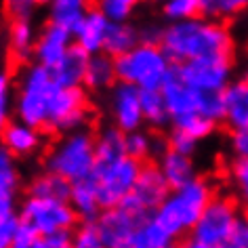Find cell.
<instances>
[{
    "mask_svg": "<svg viewBox=\"0 0 248 248\" xmlns=\"http://www.w3.org/2000/svg\"><path fill=\"white\" fill-rule=\"evenodd\" d=\"M141 166L143 162H139L137 158L128 156V154L109 160V162H97L91 177L97 185L101 208L118 206L126 200L139 179Z\"/></svg>",
    "mask_w": 248,
    "mask_h": 248,
    "instance_id": "cell-7",
    "label": "cell"
},
{
    "mask_svg": "<svg viewBox=\"0 0 248 248\" xmlns=\"http://www.w3.org/2000/svg\"><path fill=\"white\" fill-rule=\"evenodd\" d=\"M166 147H169L166 141H160L152 133H147L145 128L126 133V154L137 158L139 162H147L152 156H160Z\"/></svg>",
    "mask_w": 248,
    "mask_h": 248,
    "instance_id": "cell-31",
    "label": "cell"
},
{
    "mask_svg": "<svg viewBox=\"0 0 248 248\" xmlns=\"http://www.w3.org/2000/svg\"><path fill=\"white\" fill-rule=\"evenodd\" d=\"M97 166L95 135L86 128L63 133L48 147L45 156V169L67 177L70 181H80L93 175Z\"/></svg>",
    "mask_w": 248,
    "mask_h": 248,
    "instance_id": "cell-6",
    "label": "cell"
},
{
    "mask_svg": "<svg viewBox=\"0 0 248 248\" xmlns=\"http://www.w3.org/2000/svg\"><path fill=\"white\" fill-rule=\"evenodd\" d=\"M48 0H4V11L9 17H32Z\"/></svg>",
    "mask_w": 248,
    "mask_h": 248,
    "instance_id": "cell-40",
    "label": "cell"
},
{
    "mask_svg": "<svg viewBox=\"0 0 248 248\" xmlns=\"http://www.w3.org/2000/svg\"><path fill=\"white\" fill-rule=\"evenodd\" d=\"M166 143H169V147H172V150L187 154V156H194L198 152V145H200V139H196L194 135H189L187 131H183V128L172 126L170 133L166 135Z\"/></svg>",
    "mask_w": 248,
    "mask_h": 248,
    "instance_id": "cell-38",
    "label": "cell"
},
{
    "mask_svg": "<svg viewBox=\"0 0 248 248\" xmlns=\"http://www.w3.org/2000/svg\"><path fill=\"white\" fill-rule=\"evenodd\" d=\"M139 42H141V30L135 28L131 21H111L103 51L109 53L111 57H120L122 53L131 51Z\"/></svg>",
    "mask_w": 248,
    "mask_h": 248,
    "instance_id": "cell-28",
    "label": "cell"
},
{
    "mask_svg": "<svg viewBox=\"0 0 248 248\" xmlns=\"http://www.w3.org/2000/svg\"><path fill=\"white\" fill-rule=\"evenodd\" d=\"M175 244L177 238L154 215L139 223L131 240V248H169Z\"/></svg>",
    "mask_w": 248,
    "mask_h": 248,
    "instance_id": "cell-24",
    "label": "cell"
},
{
    "mask_svg": "<svg viewBox=\"0 0 248 248\" xmlns=\"http://www.w3.org/2000/svg\"><path fill=\"white\" fill-rule=\"evenodd\" d=\"M91 55L74 42V46L67 51V55L53 67L55 80L59 86H84L86 65H89Z\"/></svg>",
    "mask_w": 248,
    "mask_h": 248,
    "instance_id": "cell-23",
    "label": "cell"
},
{
    "mask_svg": "<svg viewBox=\"0 0 248 248\" xmlns=\"http://www.w3.org/2000/svg\"><path fill=\"white\" fill-rule=\"evenodd\" d=\"M95 152L97 162H109V160L126 156V133L116 124L103 126L95 135Z\"/></svg>",
    "mask_w": 248,
    "mask_h": 248,
    "instance_id": "cell-29",
    "label": "cell"
},
{
    "mask_svg": "<svg viewBox=\"0 0 248 248\" xmlns=\"http://www.w3.org/2000/svg\"><path fill=\"white\" fill-rule=\"evenodd\" d=\"M15 86V118L46 131L48 109H51L53 95L59 86L53 70L38 61L26 63L19 70Z\"/></svg>",
    "mask_w": 248,
    "mask_h": 248,
    "instance_id": "cell-3",
    "label": "cell"
},
{
    "mask_svg": "<svg viewBox=\"0 0 248 248\" xmlns=\"http://www.w3.org/2000/svg\"><path fill=\"white\" fill-rule=\"evenodd\" d=\"M147 2H158V4H162L164 0H147Z\"/></svg>",
    "mask_w": 248,
    "mask_h": 248,
    "instance_id": "cell-48",
    "label": "cell"
},
{
    "mask_svg": "<svg viewBox=\"0 0 248 248\" xmlns=\"http://www.w3.org/2000/svg\"><path fill=\"white\" fill-rule=\"evenodd\" d=\"M160 170H162L164 179L169 181L170 187H179V185L191 181L194 177H198L196 172V164L191 156L187 154H181L172 147H166V150L158 156V162Z\"/></svg>",
    "mask_w": 248,
    "mask_h": 248,
    "instance_id": "cell-21",
    "label": "cell"
},
{
    "mask_svg": "<svg viewBox=\"0 0 248 248\" xmlns=\"http://www.w3.org/2000/svg\"><path fill=\"white\" fill-rule=\"evenodd\" d=\"M70 202L74 210L78 213L80 221L84 219H97L101 213V202H99V191L97 185L93 181V177L80 179V181L72 183V194H70Z\"/></svg>",
    "mask_w": 248,
    "mask_h": 248,
    "instance_id": "cell-25",
    "label": "cell"
},
{
    "mask_svg": "<svg viewBox=\"0 0 248 248\" xmlns=\"http://www.w3.org/2000/svg\"><path fill=\"white\" fill-rule=\"evenodd\" d=\"M19 225H21V215L19 213L0 217V246L2 248L13 246V238H15V232H17Z\"/></svg>",
    "mask_w": 248,
    "mask_h": 248,
    "instance_id": "cell-41",
    "label": "cell"
},
{
    "mask_svg": "<svg viewBox=\"0 0 248 248\" xmlns=\"http://www.w3.org/2000/svg\"><path fill=\"white\" fill-rule=\"evenodd\" d=\"M162 95H164V101L169 105V111H170L172 118L198 111L200 91L185 82V80L175 72V67H172L170 76L166 78V82L162 84Z\"/></svg>",
    "mask_w": 248,
    "mask_h": 248,
    "instance_id": "cell-17",
    "label": "cell"
},
{
    "mask_svg": "<svg viewBox=\"0 0 248 248\" xmlns=\"http://www.w3.org/2000/svg\"><path fill=\"white\" fill-rule=\"evenodd\" d=\"M15 111V97H13V80H11L9 70L0 74V118L2 124L9 120Z\"/></svg>",
    "mask_w": 248,
    "mask_h": 248,
    "instance_id": "cell-39",
    "label": "cell"
},
{
    "mask_svg": "<svg viewBox=\"0 0 248 248\" xmlns=\"http://www.w3.org/2000/svg\"><path fill=\"white\" fill-rule=\"evenodd\" d=\"M229 150L233 158H248V126L229 131Z\"/></svg>",
    "mask_w": 248,
    "mask_h": 248,
    "instance_id": "cell-44",
    "label": "cell"
},
{
    "mask_svg": "<svg viewBox=\"0 0 248 248\" xmlns=\"http://www.w3.org/2000/svg\"><path fill=\"white\" fill-rule=\"evenodd\" d=\"M74 246V229H61L40 238L38 248H70Z\"/></svg>",
    "mask_w": 248,
    "mask_h": 248,
    "instance_id": "cell-43",
    "label": "cell"
},
{
    "mask_svg": "<svg viewBox=\"0 0 248 248\" xmlns=\"http://www.w3.org/2000/svg\"><path fill=\"white\" fill-rule=\"evenodd\" d=\"M175 63L160 46V42L141 40L131 51L116 57V74L120 82L135 84L139 89H162Z\"/></svg>",
    "mask_w": 248,
    "mask_h": 248,
    "instance_id": "cell-5",
    "label": "cell"
},
{
    "mask_svg": "<svg viewBox=\"0 0 248 248\" xmlns=\"http://www.w3.org/2000/svg\"><path fill=\"white\" fill-rule=\"evenodd\" d=\"M169 191H170V185L164 179L160 166L143 162L137 183H135V187L131 194H128V198L122 202V206H126L128 210H133L135 215H139L141 219H145V217L156 213V208L164 202Z\"/></svg>",
    "mask_w": 248,
    "mask_h": 248,
    "instance_id": "cell-11",
    "label": "cell"
},
{
    "mask_svg": "<svg viewBox=\"0 0 248 248\" xmlns=\"http://www.w3.org/2000/svg\"><path fill=\"white\" fill-rule=\"evenodd\" d=\"M204 13V4L200 0H164L162 15L166 21H181Z\"/></svg>",
    "mask_w": 248,
    "mask_h": 248,
    "instance_id": "cell-34",
    "label": "cell"
},
{
    "mask_svg": "<svg viewBox=\"0 0 248 248\" xmlns=\"http://www.w3.org/2000/svg\"><path fill=\"white\" fill-rule=\"evenodd\" d=\"M141 103H143L145 124L150 128L162 131L172 122L169 105L164 101L162 89H141Z\"/></svg>",
    "mask_w": 248,
    "mask_h": 248,
    "instance_id": "cell-30",
    "label": "cell"
},
{
    "mask_svg": "<svg viewBox=\"0 0 248 248\" xmlns=\"http://www.w3.org/2000/svg\"><path fill=\"white\" fill-rule=\"evenodd\" d=\"M242 208L235 198L215 194L202 217L185 238L189 248H233L242 225Z\"/></svg>",
    "mask_w": 248,
    "mask_h": 248,
    "instance_id": "cell-4",
    "label": "cell"
},
{
    "mask_svg": "<svg viewBox=\"0 0 248 248\" xmlns=\"http://www.w3.org/2000/svg\"><path fill=\"white\" fill-rule=\"evenodd\" d=\"M91 9H93L91 0H48L46 2L48 21L59 23L63 28H70L72 32L89 15Z\"/></svg>",
    "mask_w": 248,
    "mask_h": 248,
    "instance_id": "cell-26",
    "label": "cell"
},
{
    "mask_svg": "<svg viewBox=\"0 0 248 248\" xmlns=\"http://www.w3.org/2000/svg\"><path fill=\"white\" fill-rule=\"evenodd\" d=\"M248 11V0H210L204 13L217 19H233Z\"/></svg>",
    "mask_w": 248,
    "mask_h": 248,
    "instance_id": "cell-37",
    "label": "cell"
},
{
    "mask_svg": "<svg viewBox=\"0 0 248 248\" xmlns=\"http://www.w3.org/2000/svg\"><path fill=\"white\" fill-rule=\"evenodd\" d=\"M74 246L76 248H101V232L95 219H84L74 227Z\"/></svg>",
    "mask_w": 248,
    "mask_h": 248,
    "instance_id": "cell-35",
    "label": "cell"
},
{
    "mask_svg": "<svg viewBox=\"0 0 248 248\" xmlns=\"http://www.w3.org/2000/svg\"><path fill=\"white\" fill-rule=\"evenodd\" d=\"M72 183L67 177L59 175L55 170L45 169L40 175H36L28 183V194L30 196H40V198H57V200H70L72 194Z\"/></svg>",
    "mask_w": 248,
    "mask_h": 248,
    "instance_id": "cell-27",
    "label": "cell"
},
{
    "mask_svg": "<svg viewBox=\"0 0 248 248\" xmlns=\"http://www.w3.org/2000/svg\"><path fill=\"white\" fill-rule=\"evenodd\" d=\"M118 82L116 74V57L109 53H95L89 57V65H86V76H84V89L86 91H109L111 86Z\"/></svg>",
    "mask_w": 248,
    "mask_h": 248,
    "instance_id": "cell-22",
    "label": "cell"
},
{
    "mask_svg": "<svg viewBox=\"0 0 248 248\" xmlns=\"http://www.w3.org/2000/svg\"><path fill=\"white\" fill-rule=\"evenodd\" d=\"M229 183H232L233 198L238 204L248 210V158H233L229 166Z\"/></svg>",
    "mask_w": 248,
    "mask_h": 248,
    "instance_id": "cell-33",
    "label": "cell"
},
{
    "mask_svg": "<svg viewBox=\"0 0 248 248\" xmlns=\"http://www.w3.org/2000/svg\"><path fill=\"white\" fill-rule=\"evenodd\" d=\"M160 46L177 65L202 57H233L235 40L223 19L198 15L181 21H166L160 34Z\"/></svg>",
    "mask_w": 248,
    "mask_h": 248,
    "instance_id": "cell-1",
    "label": "cell"
},
{
    "mask_svg": "<svg viewBox=\"0 0 248 248\" xmlns=\"http://www.w3.org/2000/svg\"><path fill=\"white\" fill-rule=\"evenodd\" d=\"M233 248H248V210L244 213V219H242L240 232H238V235H235Z\"/></svg>",
    "mask_w": 248,
    "mask_h": 248,
    "instance_id": "cell-45",
    "label": "cell"
},
{
    "mask_svg": "<svg viewBox=\"0 0 248 248\" xmlns=\"http://www.w3.org/2000/svg\"><path fill=\"white\" fill-rule=\"evenodd\" d=\"M246 53H248V38H246Z\"/></svg>",
    "mask_w": 248,
    "mask_h": 248,
    "instance_id": "cell-50",
    "label": "cell"
},
{
    "mask_svg": "<svg viewBox=\"0 0 248 248\" xmlns=\"http://www.w3.org/2000/svg\"><path fill=\"white\" fill-rule=\"evenodd\" d=\"M244 78H246V80H248V67H246V74H244Z\"/></svg>",
    "mask_w": 248,
    "mask_h": 248,
    "instance_id": "cell-49",
    "label": "cell"
},
{
    "mask_svg": "<svg viewBox=\"0 0 248 248\" xmlns=\"http://www.w3.org/2000/svg\"><path fill=\"white\" fill-rule=\"evenodd\" d=\"M175 72L198 91H225L233 80V57H202L177 63Z\"/></svg>",
    "mask_w": 248,
    "mask_h": 248,
    "instance_id": "cell-10",
    "label": "cell"
},
{
    "mask_svg": "<svg viewBox=\"0 0 248 248\" xmlns=\"http://www.w3.org/2000/svg\"><path fill=\"white\" fill-rule=\"evenodd\" d=\"M89 118L91 108L84 86H57L48 109L46 131L55 135L80 131L86 128Z\"/></svg>",
    "mask_w": 248,
    "mask_h": 248,
    "instance_id": "cell-9",
    "label": "cell"
},
{
    "mask_svg": "<svg viewBox=\"0 0 248 248\" xmlns=\"http://www.w3.org/2000/svg\"><path fill=\"white\" fill-rule=\"evenodd\" d=\"M36 38H38V32L30 17H11L7 26V48L11 57L17 61H28L30 57H34Z\"/></svg>",
    "mask_w": 248,
    "mask_h": 248,
    "instance_id": "cell-20",
    "label": "cell"
},
{
    "mask_svg": "<svg viewBox=\"0 0 248 248\" xmlns=\"http://www.w3.org/2000/svg\"><path fill=\"white\" fill-rule=\"evenodd\" d=\"M200 2L204 4V11H206V7H208V2H210V0H200Z\"/></svg>",
    "mask_w": 248,
    "mask_h": 248,
    "instance_id": "cell-47",
    "label": "cell"
},
{
    "mask_svg": "<svg viewBox=\"0 0 248 248\" xmlns=\"http://www.w3.org/2000/svg\"><path fill=\"white\" fill-rule=\"evenodd\" d=\"M19 215L21 221L32 225L40 235L61 232V229H74L80 223V217L74 210L70 200L40 198L30 194L19 204Z\"/></svg>",
    "mask_w": 248,
    "mask_h": 248,
    "instance_id": "cell-8",
    "label": "cell"
},
{
    "mask_svg": "<svg viewBox=\"0 0 248 248\" xmlns=\"http://www.w3.org/2000/svg\"><path fill=\"white\" fill-rule=\"evenodd\" d=\"M111 19L103 13L101 9H91L89 15L80 21V26L74 30V42L78 46H82L89 55L101 53L105 48V38L109 32Z\"/></svg>",
    "mask_w": 248,
    "mask_h": 248,
    "instance_id": "cell-16",
    "label": "cell"
},
{
    "mask_svg": "<svg viewBox=\"0 0 248 248\" xmlns=\"http://www.w3.org/2000/svg\"><path fill=\"white\" fill-rule=\"evenodd\" d=\"M72 46H74V32L72 30L59 26V23L48 21L38 32V38H36L34 61H38V63L53 70V67L65 57Z\"/></svg>",
    "mask_w": 248,
    "mask_h": 248,
    "instance_id": "cell-14",
    "label": "cell"
},
{
    "mask_svg": "<svg viewBox=\"0 0 248 248\" xmlns=\"http://www.w3.org/2000/svg\"><path fill=\"white\" fill-rule=\"evenodd\" d=\"M95 221L99 225V232H101L105 248H131L133 233L143 219L126 206L118 204L111 208H103Z\"/></svg>",
    "mask_w": 248,
    "mask_h": 248,
    "instance_id": "cell-13",
    "label": "cell"
},
{
    "mask_svg": "<svg viewBox=\"0 0 248 248\" xmlns=\"http://www.w3.org/2000/svg\"><path fill=\"white\" fill-rule=\"evenodd\" d=\"M213 198V183L204 177H194L191 181L179 185V187H170L169 196L156 208L154 217L175 235L177 242H181L187 238L191 227L198 223Z\"/></svg>",
    "mask_w": 248,
    "mask_h": 248,
    "instance_id": "cell-2",
    "label": "cell"
},
{
    "mask_svg": "<svg viewBox=\"0 0 248 248\" xmlns=\"http://www.w3.org/2000/svg\"><path fill=\"white\" fill-rule=\"evenodd\" d=\"M160 34H162V28L154 26V23L141 28V40H145V42H160Z\"/></svg>",
    "mask_w": 248,
    "mask_h": 248,
    "instance_id": "cell-46",
    "label": "cell"
},
{
    "mask_svg": "<svg viewBox=\"0 0 248 248\" xmlns=\"http://www.w3.org/2000/svg\"><path fill=\"white\" fill-rule=\"evenodd\" d=\"M19 187H21V177L15 156L7 147H2V152H0V217L19 213V204H17Z\"/></svg>",
    "mask_w": 248,
    "mask_h": 248,
    "instance_id": "cell-18",
    "label": "cell"
},
{
    "mask_svg": "<svg viewBox=\"0 0 248 248\" xmlns=\"http://www.w3.org/2000/svg\"><path fill=\"white\" fill-rule=\"evenodd\" d=\"M42 235L36 232L32 225H28L26 221H21V225L17 227L15 238H13V248H38Z\"/></svg>",
    "mask_w": 248,
    "mask_h": 248,
    "instance_id": "cell-42",
    "label": "cell"
},
{
    "mask_svg": "<svg viewBox=\"0 0 248 248\" xmlns=\"http://www.w3.org/2000/svg\"><path fill=\"white\" fill-rule=\"evenodd\" d=\"M108 109L111 124L122 128L124 133L137 131L145 126L143 116V103H141V89L128 82H118L109 89L108 97Z\"/></svg>",
    "mask_w": 248,
    "mask_h": 248,
    "instance_id": "cell-12",
    "label": "cell"
},
{
    "mask_svg": "<svg viewBox=\"0 0 248 248\" xmlns=\"http://www.w3.org/2000/svg\"><path fill=\"white\" fill-rule=\"evenodd\" d=\"M139 2L141 0H95V7L101 9L111 21H131Z\"/></svg>",
    "mask_w": 248,
    "mask_h": 248,
    "instance_id": "cell-36",
    "label": "cell"
},
{
    "mask_svg": "<svg viewBox=\"0 0 248 248\" xmlns=\"http://www.w3.org/2000/svg\"><path fill=\"white\" fill-rule=\"evenodd\" d=\"M217 124L215 120H210L208 116L200 114V111H191V114H185V116H179V118H172L170 126H177V128H183L187 131L189 135H194L196 139H208L213 137L215 131H217Z\"/></svg>",
    "mask_w": 248,
    "mask_h": 248,
    "instance_id": "cell-32",
    "label": "cell"
},
{
    "mask_svg": "<svg viewBox=\"0 0 248 248\" xmlns=\"http://www.w3.org/2000/svg\"><path fill=\"white\" fill-rule=\"evenodd\" d=\"M2 147L13 154L15 158H30L42 147V128L19 120H9L2 124Z\"/></svg>",
    "mask_w": 248,
    "mask_h": 248,
    "instance_id": "cell-15",
    "label": "cell"
},
{
    "mask_svg": "<svg viewBox=\"0 0 248 248\" xmlns=\"http://www.w3.org/2000/svg\"><path fill=\"white\" fill-rule=\"evenodd\" d=\"M225 99V116L223 124L233 131V128H246L248 126V80L246 78H233L223 91Z\"/></svg>",
    "mask_w": 248,
    "mask_h": 248,
    "instance_id": "cell-19",
    "label": "cell"
}]
</instances>
